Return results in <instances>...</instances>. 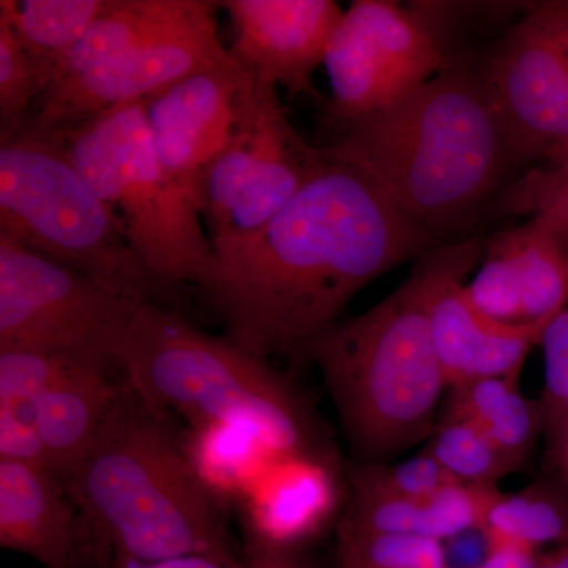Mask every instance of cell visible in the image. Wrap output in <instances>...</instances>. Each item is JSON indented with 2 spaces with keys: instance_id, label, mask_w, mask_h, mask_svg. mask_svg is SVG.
Masks as SVG:
<instances>
[{
  "instance_id": "603a6c76",
  "label": "cell",
  "mask_w": 568,
  "mask_h": 568,
  "mask_svg": "<svg viewBox=\"0 0 568 568\" xmlns=\"http://www.w3.org/2000/svg\"><path fill=\"white\" fill-rule=\"evenodd\" d=\"M186 454L209 495L222 504L241 503L275 454L254 429L235 424H209L183 435Z\"/></svg>"
},
{
  "instance_id": "e0dca14e",
  "label": "cell",
  "mask_w": 568,
  "mask_h": 568,
  "mask_svg": "<svg viewBox=\"0 0 568 568\" xmlns=\"http://www.w3.org/2000/svg\"><path fill=\"white\" fill-rule=\"evenodd\" d=\"M339 488L331 458L275 455L241 499L245 536L294 551L320 534L338 507Z\"/></svg>"
},
{
  "instance_id": "d590c367",
  "label": "cell",
  "mask_w": 568,
  "mask_h": 568,
  "mask_svg": "<svg viewBox=\"0 0 568 568\" xmlns=\"http://www.w3.org/2000/svg\"><path fill=\"white\" fill-rule=\"evenodd\" d=\"M111 549L92 534L73 568H111Z\"/></svg>"
},
{
  "instance_id": "4316f807",
  "label": "cell",
  "mask_w": 568,
  "mask_h": 568,
  "mask_svg": "<svg viewBox=\"0 0 568 568\" xmlns=\"http://www.w3.org/2000/svg\"><path fill=\"white\" fill-rule=\"evenodd\" d=\"M80 366L89 365L43 351L0 349V420L33 425L36 399Z\"/></svg>"
},
{
  "instance_id": "5bb4252c",
  "label": "cell",
  "mask_w": 568,
  "mask_h": 568,
  "mask_svg": "<svg viewBox=\"0 0 568 568\" xmlns=\"http://www.w3.org/2000/svg\"><path fill=\"white\" fill-rule=\"evenodd\" d=\"M235 61L291 97L323 102L313 74L324 65L345 10L334 0H223Z\"/></svg>"
},
{
  "instance_id": "30bf717a",
  "label": "cell",
  "mask_w": 568,
  "mask_h": 568,
  "mask_svg": "<svg viewBox=\"0 0 568 568\" xmlns=\"http://www.w3.org/2000/svg\"><path fill=\"white\" fill-rule=\"evenodd\" d=\"M327 160L325 148H313L294 129L278 88L265 82L253 114L197 186L212 245L256 233Z\"/></svg>"
},
{
  "instance_id": "4fadbf2b",
  "label": "cell",
  "mask_w": 568,
  "mask_h": 568,
  "mask_svg": "<svg viewBox=\"0 0 568 568\" xmlns=\"http://www.w3.org/2000/svg\"><path fill=\"white\" fill-rule=\"evenodd\" d=\"M264 84L231 54L144 100L156 153L194 205L204 174L248 121Z\"/></svg>"
},
{
  "instance_id": "7c38bea8",
  "label": "cell",
  "mask_w": 568,
  "mask_h": 568,
  "mask_svg": "<svg viewBox=\"0 0 568 568\" xmlns=\"http://www.w3.org/2000/svg\"><path fill=\"white\" fill-rule=\"evenodd\" d=\"M485 73L519 164L568 159V0L529 10L493 51Z\"/></svg>"
},
{
  "instance_id": "60d3db41",
  "label": "cell",
  "mask_w": 568,
  "mask_h": 568,
  "mask_svg": "<svg viewBox=\"0 0 568 568\" xmlns=\"http://www.w3.org/2000/svg\"><path fill=\"white\" fill-rule=\"evenodd\" d=\"M444 568H450V567H444Z\"/></svg>"
},
{
  "instance_id": "d4e9b609",
  "label": "cell",
  "mask_w": 568,
  "mask_h": 568,
  "mask_svg": "<svg viewBox=\"0 0 568 568\" xmlns=\"http://www.w3.org/2000/svg\"><path fill=\"white\" fill-rule=\"evenodd\" d=\"M104 2L106 0H0V18L9 22L36 61L44 91L52 67L88 32Z\"/></svg>"
},
{
  "instance_id": "d6a6232c",
  "label": "cell",
  "mask_w": 568,
  "mask_h": 568,
  "mask_svg": "<svg viewBox=\"0 0 568 568\" xmlns=\"http://www.w3.org/2000/svg\"><path fill=\"white\" fill-rule=\"evenodd\" d=\"M444 548H446L447 567L477 568L488 558L493 545L487 530L480 526L444 541Z\"/></svg>"
},
{
  "instance_id": "484cf974",
  "label": "cell",
  "mask_w": 568,
  "mask_h": 568,
  "mask_svg": "<svg viewBox=\"0 0 568 568\" xmlns=\"http://www.w3.org/2000/svg\"><path fill=\"white\" fill-rule=\"evenodd\" d=\"M429 437L425 452L463 484L497 485L500 478L519 470L476 424L466 418L446 414Z\"/></svg>"
},
{
  "instance_id": "ba28073f",
  "label": "cell",
  "mask_w": 568,
  "mask_h": 568,
  "mask_svg": "<svg viewBox=\"0 0 568 568\" xmlns=\"http://www.w3.org/2000/svg\"><path fill=\"white\" fill-rule=\"evenodd\" d=\"M455 11L444 2L351 3L324 62L332 122L345 129L387 110L457 63Z\"/></svg>"
},
{
  "instance_id": "d6986e66",
  "label": "cell",
  "mask_w": 568,
  "mask_h": 568,
  "mask_svg": "<svg viewBox=\"0 0 568 568\" xmlns=\"http://www.w3.org/2000/svg\"><path fill=\"white\" fill-rule=\"evenodd\" d=\"M499 493L497 485L455 481L424 499H402L351 484V497L338 526L432 538L444 544L484 526L488 508Z\"/></svg>"
},
{
  "instance_id": "cb8c5ba5",
  "label": "cell",
  "mask_w": 568,
  "mask_h": 568,
  "mask_svg": "<svg viewBox=\"0 0 568 568\" xmlns=\"http://www.w3.org/2000/svg\"><path fill=\"white\" fill-rule=\"evenodd\" d=\"M484 528L493 547L568 545V480L541 478L514 495L499 493L488 508Z\"/></svg>"
},
{
  "instance_id": "9c48e42d",
  "label": "cell",
  "mask_w": 568,
  "mask_h": 568,
  "mask_svg": "<svg viewBox=\"0 0 568 568\" xmlns=\"http://www.w3.org/2000/svg\"><path fill=\"white\" fill-rule=\"evenodd\" d=\"M142 304L0 235V349L63 355L111 375Z\"/></svg>"
},
{
  "instance_id": "8d00e7d4",
  "label": "cell",
  "mask_w": 568,
  "mask_h": 568,
  "mask_svg": "<svg viewBox=\"0 0 568 568\" xmlns=\"http://www.w3.org/2000/svg\"><path fill=\"white\" fill-rule=\"evenodd\" d=\"M537 568H568V545L556 547L538 558Z\"/></svg>"
},
{
  "instance_id": "ab89813d",
  "label": "cell",
  "mask_w": 568,
  "mask_h": 568,
  "mask_svg": "<svg viewBox=\"0 0 568 568\" xmlns=\"http://www.w3.org/2000/svg\"><path fill=\"white\" fill-rule=\"evenodd\" d=\"M558 469L560 470V477H564L566 480H568V459H566V462H564L562 465L558 467Z\"/></svg>"
},
{
  "instance_id": "74e56055",
  "label": "cell",
  "mask_w": 568,
  "mask_h": 568,
  "mask_svg": "<svg viewBox=\"0 0 568 568\" xmlns=\"http://www.w3.org/2000/svg\"><path fill=\"white\" fill-rule=\"evenodd\" d=\"M548 458L552 466L559 467L568 459V426L560 433L558 439L548 446Z\"/></svg>"
},
{
  "instance_id": "f546056e",
  "label": "cell",
  "mask_w": 568,
  "mask_h": 568,
  "mask_svg": "<svg viewBox=\"0 0 568 568\" xmlns=\"http://www.w3.org/2000/svg\"><path fill=\"white\" fill-rule=\"evenodd\" d=\"M458 481L448 474L446 467L433 458L428 452L406 459L398 465L361 466L354 470L351 484L402 499H424L439 493L440 489Z\"/></svg>"
},
{
  "instance_id": "6da1fadb",
  "label": "cell",
  "mask_w": 568,
  "mask_h": 568,
  "mask_svg": "<svg viewBox=\"0 0 568 568\" xmlns=\"http://www.w3.org/2000/svg\"><path fill=\"white\" fill-rule=\"evenodd\" d=\"M325 152L323 170L271 222L213 244L205 294L226 338L263 361L306 353L366 284L435 248L432 231Z\"/></svg>"
},
{
  "instance_id": "9a60e30c",
  "label": "cell",
  "mask_w": 568,
  "mask_h": 568,
  "mask_svg": "<svg viewBox=\"0 0 568 568\" xmlns=\"http://www.w3.org/2000/svg\"><path fill=\"white\" fill-rule=\"evenodd\" d=\"M467 298L481 315L508 325L549 324L568 304V253L536 220L500 231L485 244Z\"/></svg>"
},
{
  "instance_id": "44dd1931",
  "label": "cell",
  "mask_w": 568,
  "mask_h": 568,
  "mask_svg": "<svg viewBox=\"0 0 568 568\" xmlns=\"http://www.w3.org/2000/svg\"><path fill=\"white\" fill-rule=\"evenodd\" d=\"M194 0H106L88 32L55 62L51 85L114 61L153 33L182 20ZM43 95V93H41Z\"/></svg>"
},
{
  "instance_id": "7a4b0ae2",
  "label": "cell",
  "mask_w": 568,
  "mask_h": 568,
  "mask_svg": "<svg viewBox=\"0 0 568 568\" xmlns=\"http://www.w3.org/2000/svg\"><path fill=\"white\" fill-rule=\"evenodd\" d=\"M342 132L325 149L432 233L462 226L519 164L485 69L459 62Z\"/></svg>"
},
{
  "instance_id": "4dcf8cb0",
  "label": "cell",
  "mask_w": 568,
  "mask_h": 568,
  "mask_svg": "<svg viewBox=\"0 0 568 568\" xmlns=\"http://www.w3.org/2000/svg\"><path fill=\"white\" fill-rule=\"evenodd\" d=\"M43 91L39 67L9 22L0 18V123L31 114Z\"/></svg>"
},
{
  "instance_id": "1f68e13d",
  "label": "cell",
  "mask_w": 568,
  "mask_h": 568,
  "mask_svg": "<svg viewBox=\"0 0 568 568\" xmlns=\"http://www.w3.org/2000/svg\"><path fill=\"white\" fill-rule=\"evenodd\" d=\"M545 387L540 402L548 446L568 426V308L559 313L541 336Z\"/></svg>"
},
{
  "instance_id": "f35d334b",
  "label": "cell",
  "mask_w": 568,
  "mask_h": 568,
  "mask_svg": "<svg viewBox=\"0 0 568 568\" xmlns=\"http://www.w3.org/2000/svg\"><path fill=\"white\" fill-rule=\"evenodd\" d=\"M242 556H244L245 564L248 566V568H263V566H261L256 559L252 558L250 555H246V552H244Z\"/></svg>"
},
{
  "instance_id": "8992f818",
  "label": "cell",
  "mask_w": 568,
  "mask_h": 568,
  "mask_svg": "<svg viewBox=\"0 0 568 568\" xmlns=\"http://www.w3.org/2000/svg\"><path fill=\"white\" fill-rule=\"evenodd\" d=\"M0 235L134 301L160 286L62 141L22 119L0 123Z\"/></svg>"
},
{
  "instance_id": "e575fe53",
  "label": "cell",
  "mask_w": 568,
  "mask_h": 568,
  "mask_svg": "<svg viewBox=\"0 0 568 568\" xmlns=\"http://www.w3.org/2000/svg\"><path fill=\"white\" fill-rule=\"evenodd\" d=\"M537 549L525 545L500 544L493 547L488 558L477 568H537Z\"/></svg>"
},
{
  "instance_id": "2e32d148",
  "label": "cell",
  "mask_w": 568,
  "mask_h": 568,
  "mask_svg": "<svg viewBox=\"0 0 568 568\" xmlns=\"http://www.w3.org/2000/svg\"><path fill=\"white\" fill-rule=\"evenodd\" d=\"M91 536L65 477L0 458V547L44 568H73Z\"/></svg>"
},
{
  "instance_id": "52a82bcc",
  "label": "cell",
  "mask_w": 568,
  "mask_h": 568,
  "mask_svg": "<svg viewBox=\"0 0 568 568\" xmlns=\"http://www.w3.org/2000/svg\"><path fill=\"white\" fill-rule=\"evenodd\" d=\"M51 134L110 209L153 280L193 283L205 293L215 268L212 241L192 197L156 153L144 102L121 104Z\"/></svg>"
},
{
  "instance_id": "836d02e7",
  "label": "cell",
  "mask_w": 568,
  "mask_h": 568,
  "mask_svg": "<svg viewBox=\"0 0 568 568\" xmlns=\"http://www.w3.org/2000/svg\"><path fill=\"white\" fill-rule=\"evenodd\" d=\"M111 568H248L244 556H182V558L142 562L112 555Z\"/></svg>"
},
{
  "instance_id": "83f0119b",
  "label": "cell",
  "mask_w": 568,
  "mask_h": 568,
  "mask_svg": "<svg viewBox=\"0 0 568 568\" xmlns=\"http://www.w3.org/2000/svg\"><path fill=\"white\" fill-rule=\"evenodd\" d=\"M338 568H444L443 541L405 534L336 528Z\"/></svg>"
},
{
  "instance_id": "277c9868",
  "label": "cell",
  "mask_w": 568,
  "mask_h": 568,
  "mask_svg": "<svg viewBox=\"0 0 568 568\" xmlns=\"http://www.w3.org/2000/svg\"><path fill=\"white\" fill-rule=\"evenodd\" d=\"M171 425L122 381L99 436L65 477L71 496L114 556L142 562L239 556L222 507Z\"/></svg>"
},
{
  "instance_id": "f1b7e54d",
  "label": "cell",
  "mask_w": 568,
  "mask_h": 568,
  "mask_svg": "<svg viewBox=\"0 0 568 568\" xmlns=\"http://www.w3.org/2000/svg\"><path fill=\"white\" fill-rule=\"evenodd\" d=\"M503 209L544 224L568 253V159L537 164L510 186Z\"/></svg>"
},
{
  "instance_id": "5b68a950",
  "label": "cell",
  "mask_w": 568,
  "mask_h": 568,
  "mask_svg": "<svg viewBox=\"0 0 568 568\" xmlns=\"http://www.w3.org/2000/svg\"><path fill=\"white\" fill-rule=\"evenodd\" d=\"M122 381L164 416L190 428L248 426L275 454L328 458L304 399L267 361L230 338L197 331L171 310L138 308L119 355Z\"/></svg>"
},
{
  "instance_id": "3957f363",
  "label": "cell",
  "mask_w": 568,
  "mask_h": 568,
  "mask_svg": "<svg viewBox=\"0 0 568 568\" xmlns=\"http://www.w3.org/2000/svg\"><path fill=\"white\" fill-rule=\"evenodd\" d=\"M484 252L478 239L428 250L394 293L332 325L306 349L365 458L381 463L432 436L447 388L433 342V304L450 280L476 271Z\"/></svg>"
},
{
  "instance_id": "8fae6325",
  "label": "cell",
  "mask_w": 568,
  "mask_h": 568,
  "mask_svg": "<svg viewBox=\"0 0 568 568\" xmlns=\"http://www.w3.org/2000/svg\"><path fill=\"white\" fill-rule=\"evenodd\" d=\"M219 2L194 0L189 13L114 61L51 85L31 114L33 129L61 133L112 108L144 102L182 78L231 58L216 31Z\"/></svg>"
},
{
  "instance_id": "7402d4cb",
  "label": "cell",
  "mask_w": 568,
  "mask_h": 568,
  "mask_svg": "<svg viewBox=\"0 0 568 568\" xmlns=\"http://www.w3.org/2000/svg\"><path fill=\"white\" fill-rule=\"evenodd\" d=\"M454 392L447 416L476 424L521 469L545 432L540 402L521 395L518 377H488Z\"/></svg>"
},
{
  "instance_id": "ffe728a7",
  "label": "cell",
  "mask_w": 568,
  "mask_h": 568,
  "mask_svg": "<svg viewBox=\"0 0 568 568\" xmlns=\"http://www.w3.org/2000/svg\"><path fill=\"white\" fill-rule=\"evenodd\" d=\"M122 388L110 373L80 366L48 388L32 406V422L47 466L67 477L88 454Z\"/></svg>"
},
{
  "instance_id": "ac0fdd59",
  "label": "cell",
  "mask_w": 568,
  "mask_h": 568,
  "mask_svg": "<svg viewBox=\"0 0 568 568\" xmlns=\"http://www.w3.org/2000/svg\"><path fill=\"white\" fill-rule=\"evenodd\" d=\"M467 276L437 293L432 332L447 388L488 377H519L526 357L540 345L548 324L508 325L481 315L466 295Z\"/></svg>"
}]
</instances>
